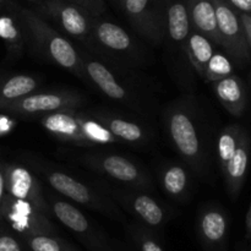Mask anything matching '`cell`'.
I'll return each instance as SVG.
<instances>
[{
	"mask_svg": "<svg viewBox=\"0 0 251 251\" xmlns=\"http://www.w3.org/2000/svg\"><path fill=\"white\" fill-rule=\"evenodd\" d=\"M0 11L10 12L20 20L27 42H29L41 55L74 75L83 77L82 58L77 49L66 37L54 29L42 15L17 4L14 0H0Z\"/></svg>",
	"mask_w": 251,
	"mask_h": 251,
	"instance_id": "obj_1",
	"label": "cell"
},
{
	"mask_svg": "<svg viewBox=\"0 0 251 251\" xmlns=\"http://www.w3.org/2000/svg\"><path fill=\"white\" fill-rule=\"evenodd\" d=\"M166 127L172 144L193 169L202 173L206 167L205 145L193 112L185 104H176L166 114Z\"/></svg>",
	"mask_w": 251,
	"mask_h": 251,
	"instance_id": "obj_2",
	"label": "cell"
},
{
	"mask_svg": "<svg viewBox=\"0 0 251 251\" xmlns=\"http://www.w3.org/2000/svg\"><path fill=\"white\" fill-rule=\"evenodd\" d=\"M1 218L22 238L31 235H56V228L48 215L31 202L5 195Z\"/></svg>",
	"mask_w": 251,
	"mask_h": 251,
	"instance_id": "obj_3",
	"label": "cell"
},
{
	"mask_svg": "<svg viewBox=\"0 0 251 251\" xmlns=\"http://www.w3.org/2000/svg\"><path fill=\"white\" fill-rule=\"evenodd\" d=\"M44 176L50 188L74 202L102 212L103 215L109 216L114 220H123L122 212L114 202L69 174L59 171H48Z\"/></svg>",
	"mask_w": 251,
	"mask_h": 251,
	"instance_id": "obj_4",
	"label": "cell"
},
{
	"mask_svg": "<svg viewBox=\"0 0 251 251\" xmlns=\"http://www.w3.org/2000/svg\"><path fill=\"white\" fill-rule=\"evenodd\" d=\"M83 103L82 96L71 91L32 92L21 100L4 105L0 110L12 115H46L63 109H76Z\"/></svg>",
	"mask_w": 251,
	"mask_h": 251,
	"instance_id": "obj_5",
	"label": "cell"
},
{
	"mask_svg": "<svg viewBox=\"0 0 251 251\" xmlns=\"http://www.w3.org/2000/svg\"><path fill=\"white\" fill-rule=\"evenodd\" d=\"M221 47L238 63L250 60V49L239 12L225 0H213Z\"/></svg>",
	"mask_w": 251,
	"mask_h": 251,
	"instance_id": "obj_6",
	"label": "cell"
},
{
	"mask_svg": "<svg viewBox=\"0 0 251 251\" xmlns=\"http://www.w3.org/2000/svg\"><path fill=\"white\" fill-rule=\"evenodd\" d=\"M39 12L58 25L68 36L90 43L93 17L68 0H41Z\"/></svg>",
	"mask_w": 251,
	"mask_h": 251,
	"instance_id": "obj_7",
	"label": "cell"
},
{
	"mask_svg": "<svg viewBox=\"0 0 251 251\" xmlns=\"http://www.w3.org/2000/svg\"><path fill=\"white\" fill-rule=\"evenodd\" d=\"M85 166L90 167L113 180L139 189L151 188V178L135 162L119 154H91L82 158Z\"/></svg>",
	"mask_w": 251,
	"mask_h": 251,
	"instance_id": "obj_8",
	"label": "cell"
},
{
	"mask_svg": "<svg viewBox=\"0 0 251 251\" xmlns=\"http://www.w3.org/2000/svg\"><path fill=\"white\" fill-rule=\"evenodd\" d=\"M5 188L7 195L25 200L49 216L50 207L41 183L29 169L21 164L5 163Z\"/></svg>",
	"mask_w": 251,
	"mask_h": 251,
	"instance_id": "obj_9",
	"label": "cell"
},
{
	"mask_svg": "<svg viewBox=\"0 0 251 251\" xmlns=\"http://www.w3.org/2000/svg\"><path fill=\"white\" fill-rule=\"evenodd\" d=\"M229 218L218 205H207L198 218V234L203 251H228Z\"/></svg>",
	"mask_w": 251,
	"mask_h": 251,
	"instance_id": "obj_10",
	"label": "cell"
},
{
	"mask_svg": "<svg viewBox=\"0 0 251 251\" xmlns=\"http://www.w3.org/2000/svg\"><path fill=\"white\" fill-rule=\"evenodd\" d=\"M123 9L130 24L141 36L153 43L162 41L166 25L156 0H124Z\"/></svg>",
	"mask_w": 251,
	"mask_h": 251,
	"instance_id": "obj_11",
	"label": "cell"
},
{
	"mask_svg": "<svg viewBox=\"0 0 251 251\" xmlns=\"http://www.w3.org/2000/svg\"><path fill=\"white\" fill-rule=\"evenodd\" d=\"M113 196L120 205L124 206L127 212L134 215L147 227H162L171 217L168 210L157 199L146 193L114 191Z\"/></svg>",
	"mask_w": 251,
	"mask_h": 251,
	"instance_id": "obj_12",
	"label": "cell"
},
{
	"mask_svg": "<svg viewBox=\"0 0 251 251\" xmlns=\"http://www.w3.org/2000/svg\"><path fill=\"white\" fill-rule=\"evenodd\" d=\"M82 115L76 109H63L41 118V125L47 132L61 141L76 146H90L82 130Z\"/></svg>",
	"mask_w": 251,
	"mask_h": 251,
	"instance_id": "obj_13",
	"label": "cell"
},
{
	"mask_svg": "<svg viewBox=\"0 0 251 251\" xmlns=\"http://www.w3.org/2000/svg\"><path fill=\"white\" fill-rule=\"evenodd\" d=\"M81 58H82L83 77L90 80L100 92L104 93L110 100L124 103L134 102L135 98L129 88L120 82L118 76L105 64L90 56L85 58L81 55Z\"/></svg>",
	"mask_w": 251,
	"mask_h": 251,
	"instance_id": "obj_14",
	"label": "cell"
},
{
	"mask_svg": "<svg viewBox=\"0 0 251 251\" xmlns=\"http://www.w3.org/2000/svg\"><path fill=\"white\" fill-rule=\"evenodd\" d=\"M90 43L114 54H132L136 49L131 36L119 25L93 17Z\"/></svg>",
	"mask_w": 251,
	"mask_h": 251,
	"instance_id": "obj_15",
	"label": "cell"
},
{
	"mask_svg": "<svg viewBox=\"0 0 251 251\" xmlns=\"http://www.w3.org/2000/svg\"><path fill=\"white\" fill-rule=\"evenodd\" d=\"M251 156V140L247 130H243L239 144L229 163L222 173L225 176L228 194L232 199H237L247 180Z\"/></svg>",
	"mask_w": 251,
	"mask_h": 251,
	"instance_id": "obj_16",
	"label": "cell"
},
{
	"mask_svg": "<svg viewBox=\"0 0 251 251\" xmlns=\"http://www.w3.org/2000/svg\"><path fill=\"white\" fill-rule=\"evenodd\" d=\"M213 92L226 110L233 117H240L248 104V92L242 78L229 75L212 82Z\"/></svg>",
	"mask_w": 251,
	"mask_h": 251,
	"instance_id": "obj_17",
	"label": "cell"
},
{
	"mask_svg": "<svg viewBox=\"0 0 251 251\" xmlns=\"http://www.w3.org/2000/svg\"><path fill=\"white\" fill-rule=\"evenodd\" d=\"M50 212L56 217V220L63 223L68 229L75 234L83 237L87 240H93L97 243V237L91 226L88 218L78 210L76 206L68 201L59 200L50 196L48 201Z\"/></svg>",
	"mask_w": 251,
	"mask_h": 251,
	"instance_id": "obj_18",
	"label": "cell"
},
{
	"mask_svg": "<svg viewBox=\"0 0 251 251\" xmlns=\"http://www.w3.org/2000/svg\"><path fill=\"white\" fill-rule=\"evenodd\" d=\"M193 29L205 34L216 46L221 47L213 0H184Z\"/></svg>",
	"mask_w": 251,
	"mask_h": 251,
	"instance_id": "obj_19",
	"label": "cell"
},
{
	"mask_svg": "<svg viewBox=\"0 0 251 251\" xmlns=\"http://www.w3.org/2000/svg\"><path fill=\"white\" fill-rule=\"evenodd\" d=\"M166 29L168 36L174 43L179 44L184 48L189 34L193 31L190 17L184 0H172L167 6L166 20H164Z\"/></svg>",
	"mask_w": 251,
	"mask_h": 251,
	"instance_id": "obj_20",
	"label": "cell"
},
{
	"mask_svg": "<svg viewBox=\"0 0 251 251\" xmlns=\"http://www.w3.org/2000/svg\"><path fill=\"white\" fill-rule=\"evenodd\" d=\"M41 80L28 74H15L0 81V109L9 103L21 100L37 91Z\"/></svg>",
	"mask_w": 251,
	"mask_h": 251,
	"instance_id": "obj_21",
	"label": "cell"
},
{
	"mask_svg": "<svg viewBox=\"0 0 251 251\" xmlns=\"http://www.w3.org/2000/svg\"><path fill=\"white\" fill-rule=\"evenodd\" d=\"M159 181L172 199L185 201L190 190V178L186 168L178 163L163 164L159 171Z\"/></svg>",
	"mask_w": 251,
	"mask_h": 251,
	"instance_id": "obj_22",
	"label": "cell"
},
{
	"mask_svg": "<svg viewBox=\"0 0 251 251\" xmlns=\"http://www.w3.org/2000/svg\"><path fill=\"white\" fill-rule=\"evenodd\" d=\"M93 117L100 120L117 137L118 141L142 144L149 139V132L139 123L110 114H95Z\"/></svg>",
	"mask_w": 251,
	"mask_h": 251,
	"instance_id": "obj_23",
	"label": "cell"
},
{
	"mask_svg": "<svg viewBox=\"0 0 251 251\" xmlns=\"http://www.w3.org/2000/svg\"><path fill=\"white\" fill-rule=\"evenodd\" d=\"M215 47L216 44L210 38L195 29H193L191 33L189 34V38L184 47V51L200 77L203 76L207 63L216 51Z\"/></svg>",
	"mask_w": 251,
	"mask_h": 251,
	"instance_id": "obj_24",
	"label": "cell"
},
{
	"mask_svg": "<svg viewBox=\"0 0 251 251\" xmlns=\"http://www.w3.org/2000/svg\"><path fill=\"white\" fill-rule=\"evenodd\" d=\"M0 39L12 56H20L27 43V37L20 20L10 12L0 11Z\"/></svg>",
	"mask_w": 251,
	"mask_h": 251,
	"instance_id": "obj_25",
	"label": "cell"
},
{
	"mask_svg": "<svg viewBox=\"0 0 251 251\" xmlns=\"http://www.w3.org/2000/svg\"><path fill=\"white\" fill-rule=\"evenodd\" d=\"M243 130H244V127L240 126V125L232 124L223 127V130L218 135L217 158L221 171H223L232 159L233 154H234L235 150L238 147V144H239Z\"/></svg>",
	"mask_w": 251,
	"mask_h": 251,
	"instance_id": "obj_26",
	"label": "cell"
},
{
	"mask_svg": "<svg viewBox=\"0 0 251 251\" xmlns=\"http://www.w3.org/2000/svg\"><path fill=\"white\" fill-rule=\"evenodd\" d=\"M233 70H234V68H233L229 56L220 53V51H215L213 55L211 56L210 61L207 63L202 78L207 83H212L215 81L222 80L227 76L233 75Z\"/></svg>",
	"mask_w": 251,
	"mask_h": 251,
	"instance_id": "obj_27",
	"label": "cell"
},
{
	"mask_svg": "<svg viewBox=\"0 0 251 251\" xmlns=\"http://www.w3.org/2000/svg\"><path fill=\"white\" fill-rule=\"evenodd\" d=\"M24 239L31 251H77L56 235H31Z\"/></svg>",
	"mask_w": 251,
	"mask_h": 251,
	"instance_id": "obj_28",
	"label": "cell"
},
{
	"mask_svg": "<svg viewBox=\"0 0 251 251\" xmlns=\"http://www.w3.org/2000/svg\"><path fill=\"white\" fill-rule=\"evenodd\" d=\"M132 238L136 242L140 251H164L154 235L141 226L131 228Z\"/></svg>",
	"mask_w": 251,
	"mask_h": 251,
	"instance_id": "obj_29",
	"label": "cell"
},
{
	"mask_svg": "<svg viewBox=\"0 0 251 251\" xmlns=\"http://www.w3.org/2000/svg\"><path fill=\"white\" fill-rule=\"evenodd\" d=\"M85 10L92 17H100L105 12L104 0H68Z\"/></svg>",
	"mask_w": 251,
	"mask_h": 251,
	"instance_id": "obj_30",
	"label": "cell"
},
{
	"mask_svg": "<svg viewBox=\"0 0 251 251\" xmlns=\"http://www.w3.org/2000/svg\"><path fill=\"white\" fill-rule=\"evenodd\" d=\"M2 221H0V251H22L20 243L2 227Z\"/></svg>",
	"mask_w": 251,
	"mask_h": 251,
	"instance_id": "obj_31",
	"label": "cell"
},
{
	"mask_svg": "<svg viewBox=\"0 0 251 251\" xmlns=\"http://www.w3.org/2000/svg\"><path fill=\"white\" fill-rule=\"evenodd\" d=\"M225 1L235 11L251 15V0H225Z\"/></svg>",
	"mask_w": 251,
	"mask_h": 251,
	"instance_id": "obj_32",
	"label": "cell"
},
{
	"mask_svg": "<svg viewBox=\"0 0 251 251\" xmlns=\"http://www.w3.org/2000/svg\"><path fill=\"white\" fill-rule=\"evenodd\" d=\"M16 125V122L7 117L6 114H0V136L7 135Z\"/></svg>",
	"mask_w": 251,
	"mask_h": 251,
	"instance_id": "obj_33",
	"label": "cell"
},
{
	"mask_svg": "<svg viewBox=\"0 0 251 251\" xmlns=\"http://www.w3.org/2000/svg\"><path fill=\"white\" fill-rule=\"evenodd\" d=\"M5 195H6V188H5V163L0 161V221H2L1 205ZM2 222H4V221H2Z\"/></svg>",
	"mask_w": 251,
	"mask_h": 251,
	"instance_id": "obj_34",
	"label": "cell"
},
{
	"mask_svg": "<svg viewBox=\"0 0 251 251\" xmlns=\"http://www.w3.org/2000/svg\"><path fill=\"white\" fill-rule=\"evenodd\" d=\"M239 15H240V19H242L243 26H244L245 34H247L248 44H249V49H250V54H251V17H250V15L242 14V12H239Z\"/></svg>",
	"mask_w": 251,
	"mask_h": 251,
	"instance_id": "obj_35",
	"label": "cell"
},
{
	"mask_svg": "<svg viewBox=\"0 0 251 251\" xmlns=\"http://www.w3.org/2000/svg\"><path fill=\"white\" fill-rule=\"evenodd\" d=\"M245 225H247L248 238L251 239V203H250V207H249V210H248V213H247V221H245Z\"/></svg>",
	"mask_w": 251,
	"mask_h": 251,
	"instance_id": "obj_36",
	"label": "cell"
},
{
	"mask_svg": "<svg viewBox=\"0 0 251 251\" xmlns=\"http://www.w3.org/2000/svg\"><path fill=\"white\" fill-rule=\"evenodd\" d=\"M114 1L117 2V4L119 5V6L123 7V2H124V0H114Z\"/></svg>",
	"mask_w": 251,
	"mask_h": 251,
	"instance_id": "obj_37",
	"label": "cell"
},
{
	"mask_svg": "<svg viewBox=\"0 0 251 251\" xmlns=\"http://www.w3.org/2000/svg\"><path fill=\"white\" fill-rule=\"evenodd\" d=\"M28 1H33V2H36V1H41V0H28Z\"/></svg>",
	"mask_w": 251,
	"mask_h": 251,
	"instance_id": "obj_38",
	"label": "cell"
},
{
	"mask_svg": "<svg viewBox=\"0 0 251 251\" xmlns=\"http://www.w3.org/2000/svg\"><path fill=\"white\" fill-rule=\"evenodd\" d=\"M247 251H251V250H247Z\"/></svg>",
	"mask_w": 251,
	"mask_h": 251,
	"instance_id": "obj_39",
	"label": "cell"
},
{
	"mask_svg": "<svg viewBox=\"0 0 251 251\" xmlns=\"http://www.w3.org/2000/svg\"><path fill=\"white\" fill-rule=\"evenodd\" d=\"M250 17H251V15H250Z\"/></svg>",
	"mask_w": 251,
	"mask_h": 251,
	"instance_id": "obj_40",
	"label": "cell"
}]
</instances>
